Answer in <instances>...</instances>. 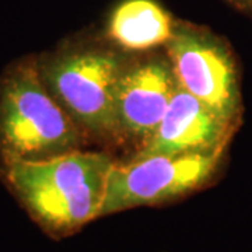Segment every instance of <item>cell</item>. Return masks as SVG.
Masks as SVG:
<instances>
[{"label":"cell","instance_id":"1","mask_svg":"<svg viewBox=\"0 0 252 252\" xmlns=\"http://www.w3.org/2000/svg\"><path fill=\"white\" fill-rule=\"evenodd\" d=\"M104 153L74 150L41 161L0 164V178L46 234L62 238L101 217L109 172Z\"/></svg>","mask_w":252,"mask_h":252},{"label":"cell","instance_id":"2","mask_svg":"<svg viewBox=\"0 0 252 252\" xmlns=\"http://www.w3.org/2000/svg\"><path fill=\"white\" fill-rule=\"evenodd\" d=\"M83 133L41 79L35 55L0 74V164L41 161L79 150Z\"/></svg>","mask_w":252,"mask_h":252},{"label":"cell","instance_id":"3","mask_svg":"<svg viewBox=\"0 0 252 252\" xmlns=\"http://www.w3.org/2000/svg\"><path fill=\"white\" fill-rule=\"evenodd\" d=\"M41 79L67 115L91 135L121 137L115 94L129 61L115 51L64 45L36 56Z\"/></svg>","mask_w":252,"mask_h":252},{"label":"cell","instance_id":"4","mask_svg":"<svg viewBox=\"0 0 252 252\" xmlns=\"http://www.w3.org/2000/svg\"><path fill=\"white\" fill-rule=\"evenodd\" d=\"M165 48L181 89L230 125H241L244 105L240 67L224 38L205 27L175 21Z\"/></svg>","mask_w":252,"mask_h":252},{"label":"cell","instance_id":"5","mask_svg":"<svg viewBox=\"0 0 252 252\" xmlns=\"http://www.w3.org/2000/svg\"><path fill=\"white\" fill-rule=\"evenodd\" d=\"M224 152L135 157L114 164L109 172L101 217L184 196L215 177Z\"/></svg>","mask_w":252,"mask_h":252},{"label":"cell","instance_id":"6","mask_svg":"<svg viewBox=\"0 0 252 252\" xmlns=\"http://www.w3.org/2000/svg\"><path fill=\"white\" fill-rule=\"evenodd\" d=\"M178 81L168 59L153 56L129 62L121 74L115 94L119 133L147 142L160 125Z\"/></svg>","mask_w":252,"mask_h":252},{"label":"cell","instance_id":"7","mask_svg":"<svg viewBox=\"0 0 252 252\" xmlns=\"http://www.w3.org/2000/svg\"><path fill=\"white\" fill-rule=\"evenodd\" d=\"M235 130L178 86L160 125L136 157L225 152Z\"/></svg>","mask_w":252,"mask_h":252},{"label":"cell","instance_id":"8","mask_svg":"<svg viewBox=\"0 0 252 252\" xmlns=\"http://www.w3.org/2000/svg\"><path fill=\"white\" fill-rule=\"evenodd\" d=\"M175 20L156 0H122L112 9L108 36L127 51H146L165 45Z\"/></svg>","mask_w":252,"mask_h":252},{"label":"cell","instance_id":"9","mask_svg":"<svg viewBox=\"0 0 252 252\" xmlns=\"http://www.w3.org/2000/svg\"><path fill=\"white\" fill-rule=\"evenodd\" d=\"M221 1H224L230 7H233L245 17L252 20V0H221Z\"/></svg>","mask_w":252,"mask_h":252}]
</instances>
